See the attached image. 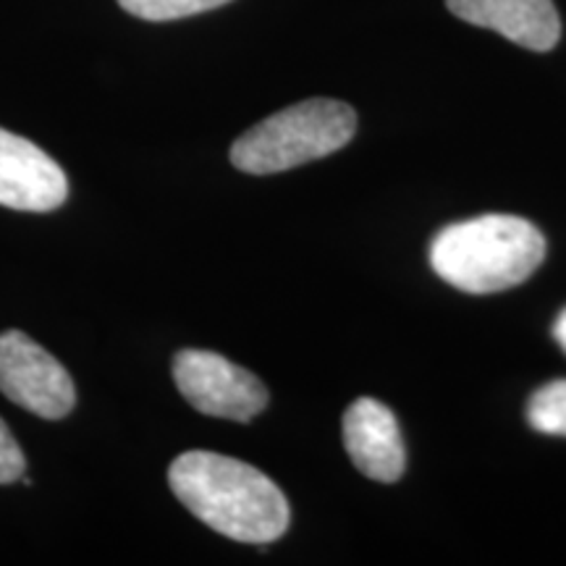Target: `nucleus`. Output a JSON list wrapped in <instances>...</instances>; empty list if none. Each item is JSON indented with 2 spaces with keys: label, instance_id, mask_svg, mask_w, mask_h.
I'll use <instances>...</instances> for the list:
<instances>
[{
  "label": "nucleus",
  "instance_id": "1",
  "mask_svg": "<svg viewBox=\"0 0 566 566\" xmlns=\"http://www.w3.org/2000/svg\"><path fill=\"white\" fill-rule=\"evenodd\" d=\"M176 499L210 530L239 543L279 541L292 522L286 495L258 467L216 451H187L168 467Z\"/></svg>",
  "mask_w": 566,
  "mask_h": 566
},
{
  "label": "nucleus",
  "instance_id": "2",
  "mask_svg": "<svg viewBox=\"0 0 566 566\" xmlns=\"http://www.w3.org/2000/svg\"><path fill=\"white\" fill-rule=\"evenodd\" d=\"M546 258V237L525 218L480 216L446 226L430 244V265L467 294H495L527 281Z\"/></svg>",
  "mask_w": 566,
  "mask_h": 566
},
{
  "label": "nucleus",
  "instance_id": "3",
  "mask_svg": "<svg viewBox=\"0 0 566 566\" xmlns=\"http://www.w3.org/2000/svg\"><path fill=\"white\" fill-rule=\"evenodd\" d=\"M357 132L352 105L328 97H313L289 105L252 126L233 142L231 163L252 176L281 174L349 145Z\"/></svg>",
  "mask_w": 566,
  "mask_h": 566
},
{
  "label": "nucleus",
  "instance_id": "4",
  "mask_svg": "<svg viewBox=\"0 0 566 566\" xmlns=\"http://www.w3.org/2000/svg\"><path fill=\"white\" fill-rule=\"evenodd\" d=\"M174 380L197 412L221 420L250 422L271 399L258 375L233 365L223 354L205 349H181L176 354Z\"/></svg>",
  "mask_w": 566,
  "mask_h": 566
},
{
  "label": "nucleus",
  "instance_id": "5",
  "mask_svg": "<svg viewBox=\"0 0 566 566\" xmlns=\"http://www.w3.org/2000/svg\"><path fill=\"white\" fill-rule=\"evenodd\" d=\"M0 394L42 420H63L76 405L66 367L21 331L0 334Z\"/></svg>",
  "mask_w": 566,
  "mask_h": 566
},
{
  "label": "nucleus",
  "instance_id": "6",
  "mask_svg": "<svg viewBox=\"0 0 566 566\" xmlns=\"http://www.w3.org/2000/svg\"><path fill=\"white\" fill-rule=\"evenodd\" d=\"M69 197L63 168L30 139L0 129V205L21 212L59 210Z\"/></svg>",
  "mask_w": 566,
  "mask_h": 566
},
{
  "label": "nucleus",
  "instance_id": "7",
  "mask_svg": "<svg viewBox=\"0 0 566 566\" xmlns=\"http://www.w3.org/2000/svg\"><path fill=\"white\" fill-rule=\"evenodd\" d=\"M344 446L365 478L396 483L405 475L407 454L399 422L378 399H357L344 412Z\"/></svg>",
  "mask_w": 566,
  "mask_h": 566
},
{
  "label": "nucleus",
  "instance_id": "8",
  "mask_svg": "<svg viewBox=\"0 0 566 566\" xmlns=\"http://www.w3.org/2000/svg\"><path fill=\"white\" fill-rule=\"evenodd\" d=\"M462 21L504 34L527 51L546 53L562 38L554 0H446Z\"/></svg>",
  "mask_w": 566,
  "mask_h": 566
},
{
  "label": "nucleus",
  "instance_id": "9",
  "mask_svg": "<svg viewBox=\"0 0 566 566\" xmlns=\"http://www.w3.org/2000/svg\"><path fill=\"white\" fill-rule=\"evenodd\" d=\"M527 422L537 433L566 436V380L537 388L527 405Z\"/></svg>",
  "mask_w": 566,
  "mask_h": 566
},
{
  "label": "nucleus",
  "instance_id": "10",
  "mask_svg": "<svg viewBox=\"0 0 566 566\" xmlns=\"http://www.w3.org/2000/svg\"><path fill=\"white\" fill-rule=\"evenodd\" d=\"M231 0H118V6L132 17L145 21H174L184 17L221 9Z\"/></svg>",
  "mask_w": 566,
  "mask_h": 566
},
{
  "label": "nucleus",
  "instance_id": "11",
  "mask_svg": "<svg viewBox=\"0 0 566 566\" xmlns=\"http://www.w3.org/2000/svg\"><path fill=\"white\" fill-rule=\"evenodd\" d=\"M27 462L21 454V446L9 430V424L0 420V485L17 483L24 478Z\"/></svg>",
  "mask_w": 566,
  "mask_h": 566
},
{
  "label": "nucleus",
  "instance_id": "12",
  "mask_svg": "<svg viewBox=\"0 0 566 566\" xmlns=\"http://www.w3.org/2000/svg\"><path fill=\"white\" fill-rule=\"evenodd\" d=\"M554 336H556L558 346H562V349L566 352V310H564L562 315L556 317V323H554Z\"/></svg>",
  "mask_w": 566,
  "mask_h": 566
}]
</instances>
